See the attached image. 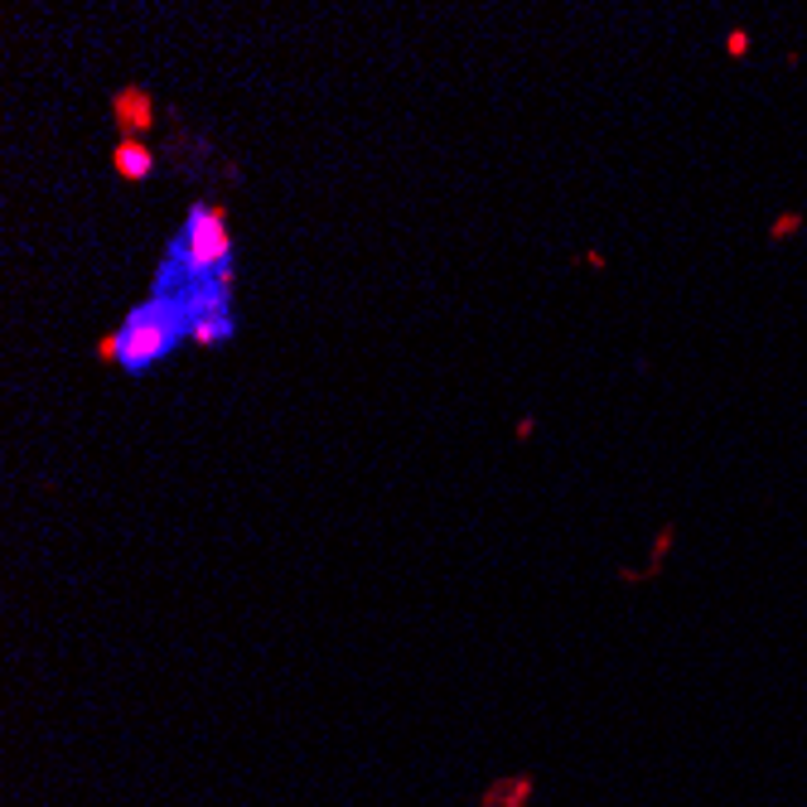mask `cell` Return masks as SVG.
<instances>
[{
  "label": "cell",
  "mask_w": 807,
  "mask_h": 807,
  "mask_svg": "<svg viewBox=\"0 0 807 807\" xmlns=\"http://www.w3.org/2000/svg\"><path fill=\"white\" fill-rule=\"evenodd\" d=\"M223 267H233L228 208L223 204H194V213L184 218V228L170 247V261L160 267L155 295H180V290L198 286V281H213Z\"/></svg>",
  "instance_id": "cell-1"
},
{
  "label": "cell",
  "mask_w": 807,
  "mask_h": 807,
  "mask_svg": "<svg viewBox=\"0 0 807 807\" xmlns=\"http://www.w3.org/2000/svg\"><path fill=\"white\" fill-rule=\"evenodd\" d=\"M121 338H126V353H121V368L131 373H146L150 363H160L165 353L189 338V320H184V305L174 295H150L146 305H136L131 314L121 320Z\"/></svg>",
  "instance_id": "cell-2"
},
{
  "label": "cell",
  "mask_w": 807,
  "mask_h": 807,
  "mask_svg": "<svg viewBox=\"0 0 807 807\" xmlns=\"http://www.w3.org/2000/svg\"><path fill=\"white\" fill-rule=\"evenodd\" d=\"M111 126L121 131V141H146V131H155V93L141 83H126L111 93Z\"/></svg>",
  "instance_id": "cell-3"
},
{
  "label": "cell",
  "mask_w": 807,
  "mask_h": 807,
  "mask_svg": "<svg viewBox=\"0 0 807 807\" xmlns=\"http://www.w3.org/2000/svg\"><path fill=\"white\" fill-rule=\"evenodd\" d=\"M672 541H677V523L672 518H663L658 523V532H653V547H648V561L638 566H614V580L620 585H648V580H658L663 575V566H667V557H672Z\"/></svg>",
  "instance_id": "cell-4"
},
{
  "label": "cell",
  "mask_w": 807,
  "mask_h": 807,
  "mask_svg": "<svg viewBox=\"0 0 807 807\" xmlns=\"http://www.w3.org/2000/svg\"><path fill=\"white\" fill-rule=\"evenodd\" d=\"M111 174L121 184H146L155 174V150L146 141H121L117 136V146H111Z\"/></svg>",
  "instance_id": "cell-5"
},
{
  "label": "cell",
  "mask_w": 807,
  "mask_h": 807,
  "mask_svg": "<svg viewBox=\"0 0 807 807\" xmlns=\"http://www.w3.org/2000/svg\"><path fill=\"white\" fill-rule=\"evenodd\" d=\"M228 338H237L233 314H198V320H189V344L218 348V344H228Z\"/></svg>",
  "instance_id": "cell-6"
},
{
  "label": "cell",
  "mask_w": 807,
  "mask_h": 807,
  "mask_svg": "<svg viewBox=\"0 0 807 807\" xmlns=\"http://www.w3.org/2000/svg\"><path fill=\"white\" fill-rule=\"evenodd\" d=\"M121 353H126V338H121V330H107V334H97V344H93V358L103 363V368H121Z\"/></svg>",
  "instance_id": "cell-7"
},
{
  "label": "cell",
  "mask_w": 807,
  "mask_h": 807,
  "mask_svg": "<svg viewBox=\"0 0 807 807\" xmlns=\"http://www.w3.org/2000/svg\"><path fill=\"white\" fill-rule=\"evenodd\" d=\"M764 233H768V243H784V237H793V233H803V213H798V208H784V213H778V218H774V223H768V228H764Z\"/></svg>",
  "instance_id": "cell-8"
},
{
  "label": "cell",
  "mask_w": 807,
  "mask_h": 807,
  "mask_svg": "<svg viewBox=\"0 0 807 807\" xmlns=\"http://www.w3.org/2000/svg\"><path fill=\"white\" fill-rule=\"evenodd\" d=\"M750 54V30H725V58H745Z\"/></svg>",
  "instance_id": "cell-9"
},
{
  "label": "cell",
  "mask_w": 807,
  "mask_h": 807,
  "mask_svg": "<svg viewBox=\"0 0 807 807\" xmlns=\"http://www.w3.org/2000/svg\"><path fill=\"white\" fill-rule=\"evenodd\" d=\"M537 435V411H523L518 426H513V440H532Z\"/></svg>",
  "instance_id": "cell-10"
},
{
  "label": "cell",
  "mask_w": 807,
  "mask_h": 807,
  "mask_svg": "<svg viewBox=\"0 0 807 807\" xmlns=\"http://www.w3.org/2000/svg\"><path fill=\"white\" fill-rule=\"evenodd\" d=\"M580 267H595V271H604V267H610V257H604L600 247H585V251H580Z\"/></svg>",
  "instance_id": "cell-11"
}]
</instances>
